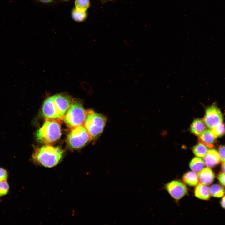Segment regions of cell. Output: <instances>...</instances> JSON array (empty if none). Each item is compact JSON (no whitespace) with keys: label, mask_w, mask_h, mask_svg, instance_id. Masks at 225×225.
I'll return each mask as SVG.
<instances>
[{"label":"cell","mask_w":225,"mask_h":225,"mask_svg":"<svg viewBox=\"0 0 225 225\" xmlns=\"http://www.w3.org/2000/svg\"></svg>","instance_id":"f546056e"},{"label":"cell","mask_w":225,"mask_h":225,"mask_svg":"<svg viewBox=\"0 0 225 225\" xmlns=\"http://www.w3.org/2000/svg\"><path fill=\"white\" fill-rule=\"evenodd\" d=\"M62 0L63 1H69V0Z\"/></svg>","instance_id":"f1b7e54d"},{"label":"cell","mask_w":225,"mask_h":225,"mask_svg":"<svg viewBox=\"0 0 225 225\" xmlns=\"http://www.w3.org/2000/svg\"><path fill=\"white\" fill-rule=\"evenodd\" d=\"M183 182L190 186H196L199 181L198 175L196 172L193 171H189L185 173L182 176Z\"/></svg>","instance_id":"5bb4252c"},{"label":"cell","mask_w":225,"mask_h":225,"mask_svg":"<svg viewBox=\"0 0 225 225\" xmlns=\"http://www.w3.org/2000/svg\"><path fill=\"white\" fill-rule=\"evenodd\" d=\"M165 187L170 195L176 200L181 199L188 193L186 185L178 180L170 181L165 184Z\"/></svg>","instance_id":"ba28073f"},{"label":"cell","mask_w":225,"mask_h":225,"mask_svg":"<svg viewBox=\"0 0 225 225\" xmlns=\"http://www.w3.org/2000/svg\"><path fill=\"white\" fill-rule=\"evenodd\" d=\"M208 150V147L200 142L195 146L192 149L193 153L199 157H203Z\"/></svg>","instance_id":"e0dca14e"},{"label":"cell","mask_w":225,"mask_h":225,"mask_svg":"<svg viewBox=\"0 0 225 225\" xmlns=\"http://www.w3.org/2000/svg\"><path fill=\"white\" fill-rule=\"evenodd\" d=\"M205 124L201 119H197L193 121L190 126V131L194 134L199 136L205 129Z\"/></svg>","instance_id":"4fadbf2b"},{"label":"cell","mask_w":225,"mask_h":225,"mask_svg":"<svg viewBox=\"0 0 225 225\" xmlns=\"http://www.w3.org/2000/svg\"><path fill=\"white\" fill-rule=\"evenodd\" d=\"M223 162L221 166V169L222 172L225 174V161Z\"/></svg>","instance_id":"4316f807"},{"label":"cell","mask_w":225,"mask_h":225,"mask_svg":"<svg viewBox=\"0 0 225 225\" xmlns=\"http://www.w3.org/2000/svg\"><path fill=\"white\" fill-rule=\"evenodd\" d=\"M203 160L205 164L209 168H213L219 164L220 161L218 152L213 149L208 150L203 157Z\"/></svg>","instance_id":"9c48e42d"},{"label":"cell","mask_w":225,"mask_h":225,"mask_svg":"<svg viewBox=\"0 0 225 225\" xmlns=\"http://www.w3.org/2000/svg\"><path fill=\"white\" fill-rule=\"evenodd\" d=\"M73 101L69 96L63 94L50 96L43 102L42 114L46 118L62 119Z\"/></svg>","instance_id":"6da1fadb"},{"label":"cell","mask_w":225,"mask_h":225,"mask_svg":"<svg viewBox=\"0 0 225 225\" xmlns=\"http://www.w3.org/2000/svg\"><path fill=\"white\" fill-rule=\"evenodd\" d=\"M218 153L220 160L222 162L225 161V145L221 146L218 149Z\"/></svg>","instance_id":"603a6c76"},{"label":"cell","mask_w":225,"mask_h":225,"mask_svg":"<svg viewBox=\"0 0 225 225\" xmlns=\"http://www.w3.org/2000/svg\"><path fill=\"white\" fill-rule=\"evenodd\" d=\"M218 178L222 185L225 187V174L223 172H220L218 175Z\"/></svg>","instance_id":"cb8c5ba5"},{"label":"cell","mask_w":225,"mask_h":225,"mask_svg":"<svg viewBox=\"0 0 225 225\" xmlns=\"http://www.w3.org/2000/svg\"><path fill=\"white\" fill-rule=\"evenodd\" d=\"M209 191L211 196L215 198H221L225 193V188L219 184H214L210 187Z\"/></svg>","instance_id":"2e32d148"},{"label":"cell","mask_w":225,"mask_h":225,"mask_svg":"<svg viewBox=\"0 0 225 225\" xmlns=\"http://www.w3.org/2000/svg\"><path fill=\"white\" fill-rule=\"evenodd\" d=\"M8 176V173L7 170L0 167V182L7 181Z\"/></svg>","instance_id":"7402d4cb"},{"label":"cell","mask_w":225,"mask_h":225,"mask_svg":"<svg viewBox=\"0 0 225 225\" xmlns=\"http://www.w3.org/2000/svg\"><path fill=\"white\" fill-rule=\"evenodd\" d=\"M75 8L80 11L86 12L90 5L89 0H75Z\"/></svg>","instance_id":"d6986e66"},{"label":"cell","mask_w":225,"mask_h":225,"mask_svg":"<svg viewBox=\"0 0 225 225\" xmlns=\"http://www.w3.org/2000/svg\"><path fill=\"white\" fill-rule=\"evenodd\" d=\"M217 138L211 129H206L199 135V140L200 142L211 148L216 142Z\"/></svg>","instance_id":"8fae6325"},{"label":"cell","mask_w":225,"mask_h":225,"mask_svg":"<svg viewBox=\"0 0 225 225\" xmlns=\"http://www.w3.org/2000/svg\"><path fill=\"white\" fill-rule=\"evenodd\" d=\"M86 113V110L82 103L79 101H73L63 119L68 127L72 128L83 124Z\"/></svg>","instance_id":"8992f818"},{"label":"cell","mask_w":225,"mask_h":225,"mask_svg":"<svg viewBox=\"0 0 225 225\" xmlns=\"http://www.w3.org/2000/svg\"><path fill=\"white\" fill-rule=\"evenodd\" d=\"M9 189V185L7 181L0 182V197L7 195Z\"/></svg>","instance_id":"44dd1931"},{"label":"cell","mask_w":225,"mask_h":225,"mask_svg":"<svg viewBox=\"0 0 225 225\" xmlns=\"http://www.w3.org/2000/svg\"><path fill=\"white\" fill-rule=\"evenodd\" d=\"M223 120L222 114L215 105L213 104L206 109L203 121L209 128L212 129L222 123Z\"/></svg>","instance_id":"52a82bcc"},{"label":"cell","mask_w":225,"mask_h":225,"mask_svg":"<svg viewBox=\"0 0 225 225\" xmlns=\"http://www.w3.org/2000/svg\"><path fill=\"white\" fill-rule=\"evenodd\" d=\"M220 203L222 207L225 209V195L221 199Z\"/></svg>","instance_id":"d4e9b609"},{"label":"cell","mask_w":225,"mask_h":225,"mask_svg":"<svg viewBox=\"0 0 225 225\" xmlns=\"http://www.w3.org/2000/svg\"><path fill=\"white\" fill-rule=\"evenodd\" d=\"M40 2L44 3H48L52 2L54 0H38Z\"/></svg>","instance_id":"484cf974"},{"label":"cell","mask_w":225,"mask_h":225,"mask_svg":"<svg viewBox=\"0 0 225 225\" xmlns=\"http://www.w3.org/2000/svg\"><path fill=\"white\" fill-rule=\"evenodd\" d=\"M205 163L203 160L199 157H195L190 161L189 166L192 171L196 172H198L204 168Z\"/></svg>","instance_id":"9a60e30c"},{"label":"cell","mask_w":225,"mask_h":225,"mask_svg":"<svg viewBox=\"0 0 225 225\" xmlns=\"http://www.w3.org/2000/svg\"><path fill=\"white\" fill-rule=\"evenodd\" d=\"M198 175L199 181L200 183L206 185L211 184L215 178L214 172L208 167L203 168L198 172Z\"/></svg>","instance_id":"30bf717a"},{"label":"cell","mask_w":225,"mask_h":225,"mask_svg":"<svg viewBox=\"0 0 225 225\" xmlns=\"http://www.w3.org/2000/svg\"><path fill=\"white\" fill-rule=\"evenodd\" d=\"M67 140L69 146L74 149L81 148L92 140L83 124L72 128Z\"/></svg>","instance_id":"5b68a950"},{"label":"cell","mask_w":225,"mask_h":225,"mask_svg":"<svg viewBox=\"0 0 225 225\" xmlns=\"http://www.w3.org/2000/svg\"><path fill=\"white\" fill-rule=\"evenodd\" d=\"M59 120L46 118L42 126L38 130L36 136L37 140L43 143H53L60 138L61 127Z\"/></svg>","instance_id":"3957f363"},{"label":"cell","mask_w":225,"mask_h":225,"mask_svg":"<svg viewBox=\"0 0 225 225\" xmlns=\"http://www.w3.org/2000/svg\"><path fill=\"white\" fill-rule=\"evenodd\" d=\"M63 151L60 148L47 145L35 150L32 157L36 165L51 168L57 165L62 160Z\"/></svg>","instance_id":"7a4b0ae2"},{"label":"cell","mask_w":225,"mask_h":225,"mask_svg":"<svg viewBox=\"0 0 225 225\" xmlns=\"http://www.w3.org/2000/svg\"><path fill=\"white\" fill-rule=\"evenodd\" d=\"M211 130L217 137H222L225 134V125L222 122L211 129Z\"/></svg>","instance_id":"ffe728a7"},{"label":"cell","mask_w":225,"mask_h":225,"mask_svg":"<svg viewBox=\"0 0 225 225\" xmlns=\"http://www.w3.org/2000/svg\"><path fill=\"white\" fill-rule=\"evenodd\" d=\"M71 15L72 19L78 22H83L86 19L87 17L86 11H80L75 8H73L72 10Z\"/></svg>","instance_id":"ac0fdd59"},{"label":"cell","mask_w":225,"mask_h":225,"mask_svg":"<svg viewBox=\"0 0 225 225\" xmlns=\"http://www.w3.org/2000/svg\"><path fill=\"white\" fill-rule=\"evenodd\" d=\"M100 0L102 1L103 2H108V1H112L113 0Z\"/></svg>","instance_id":"83f0119b"},{"label":"cell","mask_w":225,"mask_h":225,"mask_svg":"<svg viewBox=\"0 0 225 225\" xmlns=\"http://www.w3.org/2000/svg\"><path fill=\"white\" fill-rule=\"evenodd\" d=\"M194 192L195 196L201 200H208L210 198L209 188L206 185L201 183L197 185Z\"/></svg>","instance_id":"7c38bea8"},{"label":"cell","mask_w":225,"mask_h":225,"mask_svg":"<svg viewBox=\"0 0 225 225\" xmlns=\"http://www.w3.org/2000/svg\"><path fill=\"white\" fill-rule=\"evenodd\" d=\"M107 121V118L103 115L92 110H86L83 125L92 140L95 141L99 137L103 131Z\"/></svg>","instance_id":"277c9868"}]
</instances>
